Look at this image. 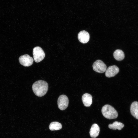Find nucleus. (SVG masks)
I'll return each instance as SVG.
<instances>
[{
    "label": "nucleus",
    "instance_id": "obj_1",
    "mask_svg": "<svg viewBox=\"0 0 138 138\" xmlns=\"http://www.w3.org/2000/svg\"><path fill=\"white\" fill-rule=\"evenodd\" d=\"M32 88L33 92L36 96L42 97L47 93L48 89V85L45 81L39 80L33 84Z\"/></svg>",
    "mask_w": 138,
    "mask_h": 138
},
{
    "label": "nucleus",
    "instance_id": "obj_2",
    "mask_svg": "<svg viewBox=\"0 0 138 138\" xmlns=\"http://www.w3.org/2000/svg\"><path fill=\"white\" fill-rule=\"evenodd\" d=\"M101 112L105 118L109 119L116 118L118 116L117 111L114 107L109 105H106L102 107Z\"/></svg>",
    "mask_w": 138,
    "mask_h": 138
},
{
    "label": "nucleus",
    "instance_id": "obj_3",
    "mask_svg": "<svg viewBox=\"0 0 138 138\" xmlns=\"http://www.w3.org/2000/svg\"><path fill=\"white\" fill-rule=\"evenodd\" d=\"M33 59L36 62L42 61L45 56V53L43 49L39 47H35L33 50Z\"/></svg>",
    "mask_w": 138,
    "mask_h": 138
},
{
    "label": "nucleus",
    "instance_id": "obj_4",
    "mask_svg": "<svg viewBox=\"0 0 138 138\" xmlns=\"http://www.w3.org/2000/svg\"><path fill=\"white\" fill-rule=\"evenodd\" d=\"M93 70L97 73H103L107 69V66L105 63L100 60L95 61L92 65Z\"/></svg>",
    "mask_w": 138,
    "mask_h": 138
},
{
    "label": "nucleus",
    "instance_id": "obj_5",
    "mask_svg": "<svg viewBox=\"0 0 138 138\" xmlns=\"http://www.w3.org/2000/svg\"><path fill=\"white\" fill-rule=\"evenodd\" d=\"M57 102L58 107L59 109L61 110H65L68 106V98L66 95H61L59 96L57 100Z\"/></svg>",
    "mask_w": 138,
    "mask_h": 138
},
{
    "label": "nucleus",
    "instance_id": "obj_6",
    "mask_svg": "<svg viewBox=\"0 0 138 138\" xmlns=\"http://www.w3.org/2000/svg\"><path fill=\"white\" fill-rule=\"evenodd\" d=\"M20 64L24 66H29L33 63V59L29 55L26 54L20 56L19 59Z\"/></svg>",
    "mask_w": 138,
    "mask_h": 138
},
{
    "label": "nucleus",
    "instance_id": "obj_7",
    "mask_svg": "<svg viewBox=\"0 0 138 138\" xmlns=\"http://www.w3.org/2000/svg\"><path fill=\"white\" fill-rule=\"evenodd\" d=\"M119 68L115 65L111 66L107 69L105 75L107 77L110 78L113 77L117 75L119 72Z\"/></svg>",
    "mask_w": 138,
    "mask_h": 138
},
{
    "label": "nucleus",
    "instance_id": "obj_8",
    "mask_svg": "<svg viewBox=\"0 0 138 138\" xmlns=\"http://www.w3.org/2000/svg\"><path fill=\"white\" fill-rule=\"evenodd\" d=\"M78 38L80 42L83 43H85L89 41L90 35L87 31L85 30L81 31L78 34Z\"/></svg>",
    "mask_w": 138,
    "mask_h": 138
},
{
    "label": "nucleus",
    "instance_id": "obj_9",
    "mask_svg": "<svg viewBox=\"0 0 138 138\" xmlns=\"http://www.w3.org/2000/svg\"><path fill=\"white\" fill-rule=\"evenodd\" d=\"M82 100L85 106L89 107L92 103V97L90 94L85 93L82 96Z\"/></svg>",
    "mask_w": 138,
    "mask_h": 138
},
{
    "label": "nucleus",
    "instance_id": "obj_10",
    "mask_svg": "<svg viewBox=\"0 0 138 138\" xmlns=\"http://www.w3.org/2000/svg\"><path fill=\"white\" fill-rule=\"evenodd\" d=\"M100 131V129L98 125L94 123L91 126L90 130V136L92 138H96L99 135Z\"/></svg>",
    "mask_w": 138,
    "mask_h": 138
},
{
    "label": "nucleus",
    "instance_id": "obj_11",
    "mask_svg": "<svg viewBox=\"0 0 138 138\" xmlns=\"http://www.w3.org/2000/svg\"><path fill=\"white\" fill-rule=\"evenodd\" d=\"M130 112L132 115L135 118L138 119V102H133L130 106Z\"/></svg>",
    "mask_w": 138,
    "mask_h": 138
},
{
    "label": "nucleus",
    "instance_id": "obj_12",
    "mask_svg": "<svg viewBox=\"0 0 138 138\" xmlns=\"http://www.w3.org/2000/svg\"><path fill=\"white\" fill-rule=\"evenodd\" d=\"M113 55L114 59L118 61L122 60L125 57L123 52L120 49L116 50L113 53Z\"/></svg>",
    "mask_w": 138,
    "mask_h": 138
},
{
    "label": "nucleus",
    "instance_id": "obj_13",
    "mask_svg": "<svg viewBox=\"0 0 138 138\" xmlns=\"http://www.w3.org/2000/svg\"><path fill=\"white\" fill-rule=\"evenodd\" d=\"M124 126V124L122 123L117 121L114 122L112 124H110L108 125V127L110 129L119 130H121Z\"/></svg>",
    "mask_w": 138,
    "mask_h": 138
},
{
    "label": "nucleus",
    "instance_id": "obj_14",
    "mask_svg": "<svg viewBox=\"0 0 138 138\" xmlns=\"http://www.w3.org/2000/svg\"><path fill=\"white\" fill-rule=\"evenodd\" d=\"M62 128L61 124L57 122H53L50 124L49 128L51 131L57 130L61 129Z\"/></svg>",
    "mask_w": 138,
    "mask_h": 138
}]
</instances>
